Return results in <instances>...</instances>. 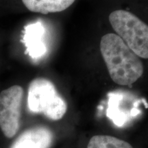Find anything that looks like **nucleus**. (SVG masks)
Masks as SVG:
<instances>
[{
	"label": "nucleus",
	"instance_id": "nucleus-6",
	"mask_svg": "<svg viewBox=\"0 0 148 148\" xmlns=\"http://www.w3.org/2000/svg\"><path fill=\"white\" fill-rule=\"evenodd\" d=\"M44 34L43 25L38 21L29 24L24 28L23 42L26 47V53L33 59L41 58L47 52Z\"/></svg>",
	"mask_w": 148,
	"mask_h": 148
},
{
	"label": "nucleus",
	"instance_id": "nucleus-7",
	"mask_svg": "<svg viewBox=\"0 0 148 148\" xmlns=\"http://www.w3.org/2000/svg\"><path fill=\"white\" fill-rule=\"evenodd\" d=\"M75 0H22L29 11L44 14L65 10Z\"/></svg>",
	"mask_w": 148,
	"mask_h": 148
},
{
	"label": "nucleus",
	"instance_id": "nucleus-3",
	"mask_svg": "<svg viewBox=\"0 0 148 148\" xmlns=\"http://www.w3.org/2000/svg\"><path fill=\"white\" fill-rule=\"evenodd\" d=\"M109 21L116 35L139 58L148 59V25L135 14L123 10H114Z\"/></svg>",
	"mask_w": 148,
	"mask_h": 148
},
{
	"label": "nucleus",
	"instance_id": "nucleus-4",
	"mask_svg": "<svg viewBox=\"0 0 148 148\" xmlns=\"http://www.w3.org/2000/svg\"><path fill=\"white\" fill-rule=\"evenodd\" d=\"M23 89L14 85L0 92V128L5 137L11 138L19 130Z\"/></svg>",
	"mask_w": 148,
	"mask_h": 148
},
{
	"label": "nucleus",
	"instance_id": "nucleus-1",
	"mask_svg": "<svg viewBox=\"0 0 148 148\" xmlns=\"http://www.w3.org/2000/svg\"><path fill=\"white\" fill-rule=\"evenodd\" d=\"M100 51L110 78L116 84L128 86L143 75L144 67L139 57L118 35L108 33L103 36Z\"/></svg>",
	"mask_w": 148,
	"mask_h": 148
},
{
	"label": "nucleus",
	"instance_id": "nucleus-8",
	"mask_svg": "<svg viewBox=\"0 0 148 148\" xmlns=\"http://www.w3.org/2000/svg\"><path fill=\"white\" fill-rule=\"evenodd\" d=\"M87 148H133L125 140L109 135H95L90 138Z\"/></svg>",
	"mask_w": 148,
	"mask_h": 148
},
{
	"label": "nucleus",
	"instance_id": "nucleus-5",
	"mask_svg": "<svg viewBox=\"0 0 148 148\" xmlns=\"http://www.w3.org/2000/svg\"><path fill=\"white\" fill-rule=\"evenodd\" d=\"M53 140V134L50 129L32 127L22 132L10 148H50Z\"/></svg>",
	"mask_w": 148,
	"mask_h": 148
},
{
	"label": "nucleus",
	"instance_id": "nucleus-2",
	"mask_svg": "<svg viewBox=\"0 0 148 148\" xmlns=\"http://www.w3.org/2000/svg\"><path fill=\"white\" fill-rule=\"evenodd\" d=\"M27 108L34 114H42L49 119L58 121L67 110V105L55 85L45 77H37L29 83Z\"/></svg>",
	"mask_w": 148,
	"mask_h": 148
}]
</instances>
